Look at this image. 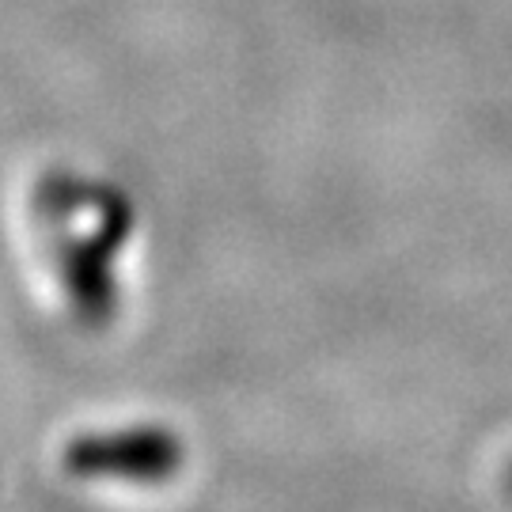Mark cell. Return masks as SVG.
<instances>
[{
	"mask_svg": "<svg viewBox=\"0 0 512 512\" xmlns=\"http://www.w3.org/2000/svg\"><path fill=\"white\" fill-rule=\"evenodd\" d=\"M505 486H509V494H512V467H509V475H505Z\"/></svg>",
	"mask_w": 512,
	"mask_h": 512,
	"instance_id": "obj_2",
	"label": "cell"
},
{
	"mask_svg": "<svg viewBox=\"0 0 512 512\" xmlns=\"http://www.w3.org/2000/svg\"><path fill=\"white\" fill-rule=\"evenodd\" d=\"M183 444L167 429H118L76 437L65 452V467L76 478H126V482H164L179 471Z\"/></svg>",
	"mask_w": 512,
	"mask_h": 512,
	"instance_id": "obj_1",
	"label": "cell"
}]
</instances>
